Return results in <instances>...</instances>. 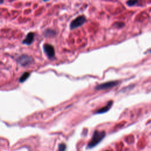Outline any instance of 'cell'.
<instances>
[{"label": "cell", "mask_w": 151, "mask_h": 151, "mask_svg": "<svg viewBox=\"0 0 151 151\" xmlns=\"http://www.w3.org/2000/svg\"><path fill=\"white\" fill-rule=\"evenodd\" d=\"M105 132L104 131H96L93 133V137L90 142L88 143L87 148H91L96 146L97 144H99L101 142V141L105 136Z\"/></svg>", "instance_id": "1"}, {"label": "cell", "mask_w": 151, "mask_h": 151, "mask_svg": "<svg viewBox=\"0 0 151 151\" xmlns=\"http://www.w3.org/2000/svg\"><path fill=\"white\" fill-rule=\"evenodd\" d=\"M86 20V18L83 15H80V16L77 17L74 20H73L71 22L70 25V28L71 30L77 28L83 25V24L85 23Z\"/></svg>", "instance_id": "2"}, {"label": "cell", "mask_w": 151, "mask_h": 151, "mask_svg": "<svg viewBox=\"0 0 151 151\" xmlns=\"http://www.w3.org/2000/svg\"><path fill=\"white\" fill-rule=\"evenodd\" d=\"M18 63L23 66L30 65L33 62V58L28 55H21L17 59Z\"/></svg>", "instance_id": "3"}, {"label": "cell", "mask_w": 151, "mask_h": 151, "mask_svg": "<svg viewBox=\"0 0 151 151\" xmlns=\"http://www.w3.org/2000/svg\"><path fill=\"white\" fill-rule=\"evenodd\" d=\"M43 50H44V53H46V55L49 58H52L54 56L55 54V51H54V47L50 44H46L43 46Z\"/></svg>", "instance_id": "4"}, {"label": "cell", "mask_w": 151, "mask_h": 151, "mask_svg": "<svg viewBox=\"0 0 151 151\" xmlns=\"http://www.w3.org/2000/svg\"><path fill=\"white\" fill-rule=\"evenodd\" d=\"M118 84L117 82L116 81H112V82H106V83H102L101 85H99L97 87H96V89L97 90H104V89H109V88H112L114 86H116Z\"/></svg>", "instance_id": "5"}, {"label": "cell", "mask_w": 151, "mask_h": 151, "mask_svg": "<svg viewBox=\"0 0 151 151\" xmlns=\"http://www.w3.org/2000/svg\"><path fill=\"white\" fill-rule=\"evenodd\" d=\"M34 39V33L30 32L27 35L26 38L23 41V44L29 46L33 43Z\"/></svg>", "instance_id": "6"}, {"label": "cell", "mask_w": 151, "mask_h": 151, "mask_svg": "<svg viewBox=\"0 0 151 151\" xmlns=\"http://www.w3.org/2000/svg\"><path fill=\"white\" fill-rule=\"evenodd\" d=\"M112 104H113L112 101L109 102L108 103H107V105H106V106H104V107H102V108L100 109L97 110V111L96 112V113H98V114L99 113H100H100H103L107 112L109 111V110L111 108Z\"/></svg>", "instance_id": "7"}, {"label": "cell", "mask_w": 151, "mask_h": 151, "mask_svg": "<svg viewBox=\"0 0 151 151\" xmlns=\"http://www.w3.org/2000/svg\"><path fill=\"white\" fill-rule=\"evenodd\" d=\"M56 33L54 30L51 29H47L43 32V35L46 37H53L56 36Z\"/></svg>", "instance_id": "8"}, {"label": "cell", "mask_w": 151, "mask_h": 151, "mask_svg": "<svg viewBox=\"0 0 151 151\" xmlns=\"http://www.w3.org/2000/svg\"><path fill=\"white\" fill-rule=\"evenodd\" d=\"M29 76H30V73H28V72L24 73L23 75L21 76L20 79H19V82H20L21 83L24 82V81H26L28 78Z\"/></svg>", "instance_id": "9"}, {"label": "cell", "mask_w": 151, "mask_h": 151, "mask_svg": "<svg viewBox=\"0 0 151 151\" xmlns=\"http://www.w3.org/2000/svg\"><path fill=\"white\" fill-rule=\"evenodd\" d=\"M138 3V0H129V1H127L126 4L128 6L132 7L134 6L136 4Z\"/></svg>", "instance_id": "10"}, {"label": "cell", "mask_w": 151, "mask_h": 151, "mask_svg": "<svg viewBox=\"0 0 151 151\" xmlns=\"http://www.w3.org/2000/svg\"><path fill=\"white\" fill-rule=\"evenodd\" d=\"M66 146L64 143H61L58 146V151H65Z\"/></svg>", "instance_id": "11"}, {"label": "cell", "mask_w": 151, "mask_h": 151, "mask_svg": "<svg viewBox=\"0 0 151 151\" xmlns=\"http://www.w3.org/2000/svg\"><path fill=\"white\" fill-rule=\"evenodd\" d=\"M3 3V0H1V4H2Z\"/></svg>", "instance_id": "12"}, {"label": "cell", "mask_w": 151, "mask_h": 151, "mask_svg": "<svg viewBox=\"0 0 151 151\" xmlns=\"http://www.w3.org/2000/svg\"><path fill=\"white\" fill-rule=\"evenodd\" d=\"M149 53H151V49L150 50H149Z\"/></svg>", "instance_id": "13"}, {"label": "cell", "mask_w": 151, "mask_h": 151, "mask_svg": "<svg viewBox=\"0 0 151 151\" xmlns=\"http://www.w3.org/2000/svg\"><path fill=\"white\" fill-rule=\"evenodd\" d=\"M48 1V0H44V1Z\"/></svg>", "instance_id": "14"}]
</instances>
